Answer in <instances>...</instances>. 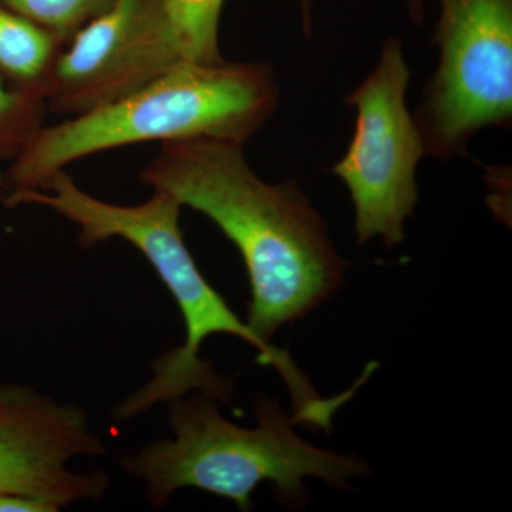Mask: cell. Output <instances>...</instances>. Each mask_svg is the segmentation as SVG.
<instances>
[{
  "label": "cell",
  "mask_w": 512,
  "mask_h": 512,
  "mask_svg": "<svg viewBox=\"0 0 512 512\" xmlns=\"http://www.w3.org/2000/svg\"><path fill=\"white\" fill-rule=\"evenodd\" d=\"M138 178L210 218L238 248L251 284L247 325L265 342L345 284L349 262L322 215L293 181L259 178L244 144L217 138L161 144Z\"/></svg>",
  "instance_id": "cell-1"
},
{
  "label": "cell",
  "mask_w": 512,
  "mask_h": 512,
  "mask_svg": "<svg viewBox=\"0 0 512 512\" xmlns=\"http://www.w3.org/2000/svg\"><path fill=\"white\" fill-rule=\"evenodd\" d=\"M2 201L9 208L39 205L56 212L79 229L77 242L82 248L123 239L146 256L177 303L187 336L184 345L168 350L153 363V379L116 406L114 419H134L156 404H168L191 392L231 403L234 380L218 375L212 363L200 356L205 339L224 333L249 343L258 352V362L274 367L282 376L291 392L295 424L318 429L329 426L338 399L320 397L308 377L293 365L289 353L258 338L205 279L184 242L180 228L183 205L171 195L153 191L141 204H111L82 190L72 175L62 170L40 190L16 192Z\"/></svg>",
  "instance_id": "cell-2"
},
{
  "label": "cell",
  "mask_w": 512,
  "mask_h": 512,
  "mask_svg": "<svg viewBox=\"0 0 512 512\" xmlns=\"http://www.w3.org/2000/svg\"><path fill=\"white\" fill-rule=\"evenodd\" d=\"M279 104L265 63H185L121 99L43 126L0 171L2 198L40 190L69 165L114 148L217 138L245 144Z\"/></svg>",
  "instance_id": "cell-3"
},
{
  "label": "cell",
  "mask_w": 512,
  "mask_h": 512,
  "mask_svg": "<svg viewBox=\"0 0 512 512\" xmlns=\"http://www.w3.org/2000/svg\"><path fill=\"white\" fill-rule=\"evenodd\" d=\"M217 403L202 392L178 397L167 404L173 439L121 458L124 473L143 481L151 508H164L181 488H198L252 511V494L265 481L275 485L282 504L302 507L308 500L305 478L348 488L350 478L369 476L359 458L301 439L292 416L264 393L256 394L252 429L225 419Z\"/></svg>",
  "instance_id": "cell-4"
},
{
  "label": "cell",
  "mask_w": 512,
  "mask_h": 512,
  "mask_svg": "<svg viewBox=\"0 0 512 512\" xmlns=\"http://www.w3.org/2000/svg\"><path fill=\"white\" fill-rule=\"evenodd\" d=\"M439 66L414 120L427 154H466L487 127L512 120V0H439Z\"/></svg>",
  "instance_id": "cell-5"
},
{
  "label": "cell",
  "mask_w": 512,
  "mask_h": 512,
  "mask_svg": "<svg viewBox=\"0 0 512 512\" xmlns=\"http://www.w3.org/2000/svg\"><path fill=\"white\" fill-rule=\"evenodd\" d=\"M410 70L402 42L390 36L365 82L346 97L356 110L355 134L345 157L333 165L355 205L357 244L382 238L387 248L406 239L404 224L419 201L417 165L427 151L407 109Z\"/></svg>",
  "instance_id": "cell-6"
},
{
  "label": "cell",
  "mask_w": 512,
  "mask_h": 512,
  "mask_svg": "<svg viewBox=\"0 0 512 512\" xmlns=\"http://www.w3.org/2000/svg\"><path fill=\"white\" fill-rule=\"evenodd\" d=\"M185 64L164 0H111L63 47L47 89L63 119L113 103Z\"/></svg>",
  "instance_id": "cell-7"
},
{
  "label": "cell",
  "mask_w": 512,
  "mask_h": 512,
  "mask_svg": "<svg viewBox=\"0 0 512 512\" xmlns=\"http://www.w3.org/2000/svg\"><path fill=\"white\" fill-rule=\"evenodd\" d=\"M107 454L82 407L32 387L0 384V494L36 498L57 512L99 501L109 491V474L80 473L69 464Z\"/></svg>",
  "instance_id": "cell-8"
},
{
  "label": "cell",
  "mask_w": 512,
  "mask_h": 512,
  "mask_svg": "<svg viewBox=\"0 0 512 512\" xmlns=\"http://www.w3.org/2000/svg\"><path fill=\"white\" fill-rule=\"evenodd\" d=\"M64 43L0 2V79L13 89L46 101Z\"/></svg>",
  "instance_id": "cell-9"
},
{
  "label": "cell",
  "mask_w": 512,
  "mask_h": 512,
  "mask_svg": "<svg viewBox=\"0 0 512 512\" xmlns=\"http://www.w3.org/2000/svg\"><path fill=\"white\" fill-rule=\"evenodd\" d=\"M224 3L225 0H164L185 63L225 62L220 46Z\"/></svg>",
  "instance_id": "cell-10"
},
{
  "label": "cell",
  "mask_w": 512,
  "mask_h": 512,
  "mask_svg": "<svg viewBox=\"0 0 512 512\" xmlns=\"http://www.w3.org/2000/svg\"><path fill=\"white\" fill-rule=\"evenodd\" d=\"M49 107L0 79V168L19 156L30 140L46 126Z\"/></svg>",
  "instance_id": "cell-11"
},
{
  "label": "cell",
  "mask_w": 512,
  "mask_h": 512,
  "mask_svg": "<svg viewBox=\"0 0 512 512\" xmlns=\"http://www.w3.org/2000/svg\"><path fill=\"white\" fill-rule=\"evenodd\" d=\"M59 37L66 46L74 33L109 6L111 0H0Z\"/></svg>",
  "instance_id": "cell-12"
},
{
  "label": "cell",
  "mask_w": 512,
  "mask_h": 512,
  "mask_svg": "<svg viewBox=\"0 0 512 512\" xmlns=\"http://www.w3.org/2000/svg\"><path fill=\"white\" fill-rule=\"evenodd\" d=\"M0 512H57L52 505L18 494H0Z\"/></svg>",
  "instance_id": "cell-13"
},
{
  "label": "cell",
  "mask_w": 512,
  "mask_h": 512,
  "mask_svg": "<svg viewBox=\"0 0 512 512\" xmlns=\"http://www.w3.org/2000/svg\"><path fill=\"white\" fill-rule=\"evenodd\" d=\"M299 6H301L302 29L306 37H309L313 25V0H299Z\"/></svg>",
  "instance_id": "cell-14"
},
{
  "label": "cell",
  "mask_w": 512,
  "mask_h": 512,
  "mask_svg": "<svg viewBox=\"0 0 512 512\" xmlns=\"http://www.w3.org/2000/svg\"><path fill=\"white\" fill-rule=\"evenodd\" d=\"M406 5L413 22L421 25L424 19L423 0H406Z\"/></svg>",
  "instance_id": "cell-15"
}]
</instances>
